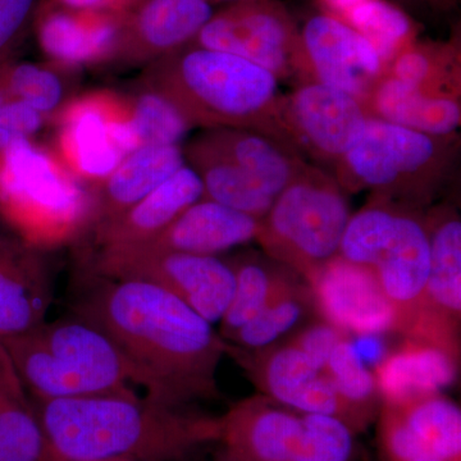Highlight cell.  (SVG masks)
<instances>
[{
	"label": "cell",
	"instance_id": "cell-1",
	"mask_svg": "<svg viewBox=\"0 0 461 461\" xmlns=\"http://www.w3.org/2000/svg\"><path fill=\"white\" fill-rule=\"evenodd\" d=\"M72 314L98 327L138 375L147 397L180 408L220 393L229 342L168 291L138 280L81 273Z\"/></svg>",
	"mask_w": 461,
	"mask_h": 461
},
{
	"label": "cell",
	"instance_id": "cell-2",
	"mask_svg": "<svg viewBox=\"0 0 461 461\" xmlns=\"http://www.w3.org/2000/svg\"><path fill=\"white\" fill-rule=\"evenodd\" d=\"M51 461L163 459L214 430L135 391L32 402Z\"/></svg>",
	"mask_w": 461,
	"mask_h": 461
},
{
	"label": "cell",
	"instance_id": "cell-3",
	"mask_svg": "<svg viewBox=\"0 0 461 461\" xmlns=\"http://www.w3.org/2000/svg\"><path fill=\"white\" fill-rule=\"evenodd\" d=\"M140 84L166 96L194 129L257 130L290 145L280 81L244 58L190 44L148 65Z\"/></svg>",
	"mask_w": 461,
	"mask_h": 461
},
{
	"label": "cell",
	"instance_id": "cell-4",
	"mask_svg": "<svg viewBox=\"0 0 461 461\" xmlns=\"http://www.w3.org/2000/svg\"><path fill=\"white\" fill-rule=\"evenodd\" d=\"M32 402L126 393L140 387L131 364L98 327L76 317L45 321L2 339Z\"/></svg>",
	"mask_w": 461,
	"mask_h": 461
},
{
	"label": "cell",
	"instance_id": "cell-5",
	"mask_svg": "<svg viewBox=\"0 0 461 461\" xmlns=\"http://www.w3.org/2000/svg\"><path fill=\"white\" fill-rule=\"evenodd\" d=\"M457 145L456 135H427L369 115L335 177L348 194L366 190L372 199L424 211L450 180Z\"/></svg>",
	"mask_w": 461,
	"mask_h": 461
},
{
	"label": "cell",
	"instance_id": "cell-6",
	"mask_svg": "<svg viewBox=\"0 0 461 461\" xmlns=\"http://www.w3.org/2000/svg\"><path fill=\"white\" fill-rule=\"evenodd\" d=\"M93 208V189L53 150L18 138L0 151V215L33 247L45 250L83 235Z\"/></svg>",
	"mask_w": 461,
	"mask_h": 461
},
{
	"label": "cell",
	"instance_id": "cell-7",
	"mask_svg": "<svg viewBox=\"0 0 461 461\" xmlns=\"http://www.w3.org/2000/svg\"><path fill=\"white\" fill-rule=\"evenodd\" d=\"M339 256L372 269L395 315L396 332L414 335L429 272L424 211L371 199L351 214Z\"/></svg>",
	"mask_w": 461,
	"mask_h": 461
},
{
	"label": "cell",
	"instance_id": "cell-8",
	"mask_svg": "<svg viewBox=\"0 0 461 461\" xmlns=\"http://www.w3.org/2000/svg\"><path fill=\"white\" fill-rule=\"evenodd\" d=\"M350 217L348 193L335 176L306 163L260 220L257 241L306 282L339 256Z\"/></svg>",
	"mask_w": 461,
	"mask_h": 461
},
{
	"label": "cell",
	"instance_id": "cell-9",
	"mask_svg": "<svg viewBox=\"0 0 461 461\" xmlns=\"http://www.w3.org/2000/svg\"><path fill=\"white\" fill-rule=\"evenodd\" d=\"M84 272L156 285L211 324L223 317L235 288L232 267L221 258L162 250L144 244L90 249L85 254Z\"/></svg>",
	"mask_w": 461,
	"mask_h": 461
},
{
	"label": "cell",
	"instance_id": "cell-10",
	"mask_svg": "<svg viewBox=\"0 0 461 461\" xmlns=\"http://www.w3.org/2000/svg\"><path fill=\"white\" fill-rule=\"evenodd\" d=\"M196 47L224 51L262 67L278 81H315L300 29L280 0H239L214 12Z\"/></svg>",
	"mask_w": 461,
	"mask_h": 461
},
{
	"label": "cell",
	"instance_id": "cell-11",
	"mask_svg": "<svg viewBox=\"0 0 461 461\" xmlns=\"http://www.w3.org/2000/svg\"><path fill=\"white\" fill-rule=\"evenodd\" d=\"M369 112L359 99L308 81L282 95L281 123L291 147L335 168L359 140Z\"/></svg>",
	"mask_w": 461,
	"mask_h": 461
},
{
	"label": "cell",
	"instance_id": "cell-12",
	"mask_svg": "<svg viewBox=\"0 0 461 461\" xmlns=\"http://www.w3.org/2000/svg\"><path fill=\"white\" fill-rule=\"evenodd\" d=\"M129 107L127 96L95 91L68 100L50 118L57 127L54 153L84 184H99L123 159L114 133Z\"/></svg>",
	"mask_w": 461,
	"mask_h": 461
},
{
	"label": "cell",
	"instance_id": "cell-13",
	"mask_svg": "<svg viewBox=\"0 0 461 461\" xmlns=\"http://www.w3.org/2000/svg\"><path fill=\"white\" fill-rule=\"evenodd\" d=\"M429 238V272L420 323L411 339L460 355L461 221L454 206L424 212Z\"/></svg>",
	"mask_w": 461,
	"mask_h": 461
},
{
	"label": "cell",
	"instance_id": "cell-14",
	"mask_svg": "<svg viewBox=\"0 0 461 461\" xmlns=\"http://www.w3.org/2000/svg\"><path fill=\"white\" fill-rule=\"evenodd\" d=\"M300 36L314 80L366 104L375 85L387 74L369 41L326 12L308 18Z\"/></svg>",
	"mask_w": 461,
	"mask_h": 461
},
{
	"label": "cell",
	"instance_id": "cell-15",
	"mask_svg": "<svg viewBox=\"0 0 461 461\" xmlns=\"http://www.w3.org/2000/svg\"><path fill=\"white\" fill-rule=\"evenodd\" d=\"M321 320L346 333L396 332L395 315L368 267L335 257L306 281Z\"/></svg>",
	"mask_w": 461,
	"mask_h": 461
},
{
	"label": "cell",
	"instance_id": "cell-16",
	"mask_svg": "<svg viewBox=\"0 0 461 461\" xmlns=\"http://www.w3.org/2000/svg\"><path fill=\"white\" fill-rule=\"evenodd\" d=\"M229 355L239 359L251 381L273 402L345 421L344 406L327 373L290 341L258 351H242L230 345Z\"/></svg>",
	"mask_w": 461,
	"mask_h": 461
},
{
	"label": "cell",
	"instance_id": "cell-17",
	"mask_svg": "<svg viewBox=\"0 0 461 461\" xmlns=\"http://www.w3.org/2000/svg\"><path fill=\"white\" fill-rule=\"evenodd\" d=\"M126 16L80 11L42 0L33 32L50 63L74 71L113 62Z\"/></svg>",
	"mask_w": 461,
	"mask_h": 461
},
{
	"label": "cell",
	"instance_id": "cell-18",
	"mask_svg": "<svg viewBox=\"0 0 461 461\" xmlns=\"http://www.w3.org/2000/svg\"><path fill=\"white\" fill-rule=\"evenodd\" d=\"M53 278L44 250L0 232V339L16 338L47 321Z\"/></svg>",
	"mask_w": 461,
	"mask_h": 461
},
{
	"label": "cell",
	"instance_id": "cell-19",
	"mask_svg": "<svg viewBox=\"0 0 461 461\" xmlns=\"http://www.w3.org/2000/svg\"><path fill=\"white\" fill-rule=\"evenodd\" d=\"M214 11L208 0H145L124 18L113 63L150 65L195 41Z\"/></svg>",
	"mask_w": 461,
	"mask_h": 461
},
{
	"label": "cell",
	"instance_id": "cell-20",
	"mask_svg": "<svg viewBox=\"0 0 461 461\" xmlns=\"http://www.w3.org/2000/svg\"><path fill=\"white\" fill-rule=\"evenodd\" d=\"M204 196L198 173L185 165L122 213L93 224V248L145 244Z\"/></svg>",
	"mask_w": 461,
	"mask_h": 461
},
{
	"label": "cell",
	"instance_id": "cell-21",
	"mask_svg": "<svg viewBox=\"0 0 461 461\" xmlns=\"http://www.w3.org/2000/svg\"><path fill=\"white\" fill-rule=\"evenodd\" d=\"M260 221L220 203L200 199L151 241V248L213 256L257 241ZM139 245V244H138Z\"/></svg>",
	"mask_w": 461,
	"mask_h": 461
},
{
	"label": "cell",
	"instance_id": "cell-22",
	"mask_svg": "<svg viewBox=\"0 0 461 461\" xmlns=\"http://www.w3.org/2000/svg\"><path fill=\"white\" fill-rule=\"evenodd\" d=\"M459 357L433 342L405 338L373 372L382 400L399 403L441 393L456 379Z\"/></svg>",
	"mask_w": 461,
	"mask_h": 461
},
{
	"label": "cell",
	"instance_id": "cell-23",
	"mask_svg": "<svg viewBox=\"0 0 461 461\" xmlns=\"http://www.w3.org/2000/svg\"><path fill=\"white\" fill-rule=\"evenodd\" d=\"M193 139L250 173L275 196L306 166L295 148L257 130L215 127L200 130Z\"/></svg>",
	"mask_w": 461,
	"mask_h": 461
},
{
	"label": "cell",
	"instance_id": "cell-24",
	"mask_svg": "<svg viewBox=\"0 0 461 461\" xmlns=\"http://www.w3.org/2000/svg\"><path fill=\"white\" fill-rule=\"evenodd\" d=\"M185 165L181 145H142L136 149L93 189L90 227L140 202Z\"/></svg>",
	"mask_w": 461,
	"mask_h": 461
},
{
	"label": "cell",
	"instance_id": "cell-25",
	"mask_svg": "<svg viewBox=\"0 0 461 461\" xmlns=\"http://www.w3.org/2000/svg\"><path fill=\"white\" fill-rule=\"evenodd\" d=\"M236 455L245 461H294L302 435V414L253 397L240 402L224 420Z\"/></svg>",
	"mask_w": 461,
	"mask_h": 461
},
{
	"label": "cell",
	"instance_id": "cell-26",
	"mask_svg": "<svg viewBox=\"0 0 461 461\" xmlns=\"http://www.w3.org/2000/svg\"><path fill=\"white\" fill-rule=\"evenodd\" d=\"M366 109L373 117L427 135H456L461 124L460 98L433 95L384 75L375 85Z\"/></svg>",
	"mask_w": 461,
	"mask_h": 461
},
{
	"label": "cell",
	"instance_id": "cell-27",
	"mask_svg": "<svg viewBox=\"0 0 461 461\" xmlns=\"http://www.w3.org/2000/svg\"><path fill=\"white\" fill-rule=\"evenodd\" d=\"M184 149L186 165L198 173L203 182L204 196L242 213L262 220L277 196L251 176L230 160L209 150L190 139Z\"/></svg>",
	"mask_w": 461,
	"mask_h": 461
},
{
	"label": "cell",
	"instance_id": "cell-28",
	"mask_svg": "<svg viewBox=\"0 0 461 461\" xmlns=\"http://www.w3.org/2000/svg\"><path fill=\"white\" fill-rule=\"evenodd\" d=\"M229 263L235 273V288L229 308L220 321V335L224 341L297 278H302L268 257L244 256Z\"/></svg>",
	"mask_w": 461,
	"mask_h": 461
},
{
	"label": "cell",
	"instance_id": "cell-29",
	"mask_svg": "<svg viewBox=\"0 0 461 461\" xmlns=\"http://www.w3.org/2000/svg\"><path fill=\"white\" fill-rule=\"evenodd\" d=\"M424 456L460 461L461 411L442 393L390 403Z\"/></svg>",
	"mask_w": 461,
	"mask_h": 461
},
{
	"label": "cell",
	"instance_id": "cell-30",
	"mask_svg": "<svg viewBox=\"0 0 461 461\" xmlns=\"http://www.w3.org/2000/svg\"><path fill=\"white\" fill-rule=\"evenodd\" d=\"M387 75L433 95L460 98V39L414 41L393 59Z\"/></svg>",
	"mask_w": 461,
	"mask_h": 461
},
{
	"label": "cell",
	"instance_id": "cell-31",
	"mask_svg": "<svg viewBox=\"0 0 461 461\" xmlns=\"http://www.w3.org/2000/svg\"><path fill=\"white\" fill-rule=\"evenodd\" d=\"M324 372L329 375L345 411V423L353 429L372 420L382 409L375 373L369 371L348 336L342 338L330 353Z\"/></svg>",
	"mask_w": 461,
	"mask_h": 461
},
{
	"label": "cell",
	"instance_id": "cell-32",
	"mask_svg": "<svg viewBox=\"0 0 461 461\" xmlns=\"http://www.w3.org/2000/svg\"><path fill=\"white\" fill-rule=\"evenodd\" d=\"M339 20L369 41L386 72L393 59L418 41L420 32V25L405 9L391 0H364Z\"/></svg>",
	"mask_w": 461,
	"mask_h": 461
},
{
	"label": "cell",
	"instance_id": "cell-33",
	"mask_svg": "<svg viewBox=\"0 0 461 461\" xmlns=\"http://www.w3.org/2000/svg\"><path fill=\"white\" fill-rule=\"evenodd\" d=\"M314 309L311 288L297 278L280 295L271 300L262 311L236 330L227 342L242 351H258L269 348Z\"/></svg>",
	"mask_w": 461,
	"mask_h": 461
},
{
	"label": "cell",
	"instance_id": "cell-34",
	"mask_svg": "<svg viewBox=\"0 0 461 461\" xmlns=\"http://www.w3.org/2000/svg\"><path fill=\"white\" fill-rule=\"evenodd\" d=\"M0 461H51L41 420L27 397H0Z\"/></svg>",
	"mask_w": 461,
	"mask_h": 461
},
{
	"label": "cell",
	"instance_id": "cell-35",
	"mask_svg": "<svg viewBox=\"0 0 461 461\" xmlns=\"http://www.w3.org/2000/svg\"><path fill=\"white\" fill-rule=\"evenodd\" d=\"M66 68L48 63H5V83L9 98L21 100L30 107L50 118L66 104L67 83L63 77Z\"/></svg>",
	"mask_w": 461,
	"mask_h": 461
},
{
	"label": "cell",
	"instance_id": "cell-36",
	"mask_svg": "<svg viewBox=\"0 0 461 461\" xmlns=\"http://www.w3.org/2000/svg\"><path fill=\"white\" fill-rule=\"evenodd\" d=\"M129 98L136 132L142 145H181L194 129L173 103L140 84Z\"/></svg>",
	"mask_w": 461,
	"mask_h": 461
},
{
	"label": "cell",
	"instance_id": "cell-37",
	"mask_svg": "<svg viewBox=\"0 0 461 461\" xmlns=\"http://www.w3.org/2000/svg\"><path fill=\"white\" fill-rule=\"evenodd\" d=\"M353 446L351 429L339 418L302 412V435L294 461H348Z\"/></svg>",
	"mask_w": 461,
	"mask_h": 461
},
{
	"label": "cell",
	"instance_id": "cell-38",
	"mask_svg": "<svg viewBox=\"0 0 461 461\" xmlns=\"http://www.w3.org/2000/svg\"><path fill=\"white\" fill-rule=\"evenodd\" d=\"M42 0H0V66L14 54L33 32Z\"/></svg>",
	"mask_w": 461,
	"mask_h": 461
},
{
	"label": "cell",
	"instance_id": "cell-39",
	"mask_svg": "<svg viewBox=\"0 0 461 461\" xmlns=\"http://www.w3.org/2000/svg\"><path fill=\"white\" fill-rule=\"evenodd\" d=\"M50 118L21 100L9 98L0 107V136L5 141L33 139L44 129Z\"/></svg>",
	"mask_w": 461,
	"mask_h": 461
},
{
	"label": "cell",
	"instance_id": "cell-40",
	"mask_svg": "<svg viewBox=\"0 0 461 461\" xmlns=\"http://www.w3.org/2000/svg\"><path fill=\"white\" fill-rule=\"evenodd\" d=\"M345 336L348 335L321 320L300 330L290 342L302 348L320 368L324 369L333 348Z\"/></svg>",
	"mask_w": 461,
	"mask_h": 461
},
{
	"label": "cell",
	"instance_id": "cell-41",
	"mask_svg": "<svg viewBox=\"0 0 461 461\" xmlns=\"http://www.w3.org/2000/svg\"><path fill=\"white\" fill-rule=\"evenodd\" d=\"M63 7L103 14H130L145 0H51Z\"/></svg>",
	"mask_w": 461,
	"mask_h": 461
},
{
	"label": "cell",
	"instance_id": "cell-42",
	"mask_svg": "<svg viewBox=\"0 0 461 461\" xmlns=\"http://www.w3.org/2000/svg\"><path fill=\"white\" fill-rule=\"evenodd\" d=\"M0 397H17V399L27 397L2 339H0Z\"/></svg>",
	"mask_w": 461,
	"mask_h": 461
},
{
	"label": "cell",
	"instance_id": "cell-43",
	"mask_svg": "<svg viewBox=\"0 0 461 461\" xmlns=\"http://www.w3.org/2000/svg\"><path fill=\"white\" fill-rule=\"evenodd\" d=\"M320 2L326 8V14L342 18L350 9L357 7L364 0H320Z\"/></svg>",
	"mask_w": 461,
	"mask_h": 461
},
{
	"label": "cell",
	"instance_id": "cell-44",
	"mask_svg": "<svg viewBox=\"0 0 461 461\" xmlns=\"http://www.w3.org/2000/svg\"><path fill=\"white\" fill-rule=\"evenodd\" d=\"M427 5L430 7L437 9V11L447 12L450 9L456 7L459 0H426Z\"/></svg>",
	"mask_w": 461,
	"mask_h": 461
},
{
	"label": "cell",
	"instance_id": "cell-45",
	"mask_svg": "<svg viewBox=\"0 0 461 461\" xmlns=\"http://www.w3.org/2000/svg\"><path fill=\"white\" fill-rule=\"evenodd\" d=\"M9 99L7 83H5V63L0 66V107Z\"/></svg>",
	"mask_w": 461,
	"mask_h": 461
},
{
	"label": "cell",
	"instance_id": "cell-46",
	"mask_svg": "<svg viewBox=\"0 0 461 461\" xmlns=\"http://www.w3.org/2000/svg\"><path fill=\"white\" fill-rule=\"evenodd\" d=\"M396 2L402 3V5H417L420 3H427L426 0H396Z\"/></svg>",
	"mask_w": 461,
	"mask_h": 461
},
{
	"label": "cell",
	"instance_id": "cell-47",
	"mask_svg": "<svg viewBox=\"0 0 461 461\" xmlns=\"http://www.w3.org/2000/svg\"><path fill=\"white\" fill-rule=\"evenodd\" d=\"M403 461H445V460L437 459V457H433V456H420V457H415V459L403 460Z\"/></svg>",
	"mask_w": 461,
	"mask_h": 461
},
{
	"label": "cell",
	"instance_id": "cell-48",
	"mask_svg": "<svg viewBox=\"0 0 461 461\" xmlns=\"http://www.w3.org/2000/svg\"><path fill=\"white\" fill-rule=\"evenodd\" d=\"M212 5H215V3H235L239 2V0H208Z\"/></svg>",
	"mask_w": 461,
	"mask_h": 461
},
{
	"label": "cell",
	"instance_id": "cell-49",
	"mask_svg": "<svg viewBox=\"0 0 461 461\" xmlns=\"http://www.w3.org/2000/svg\"><path fill=\"white\" fill-rule=\"evenodd\" d=\"M102 461H130V459H111V460H102Z\"/></svg>",
	"mask_w": 461,
	"mask_h": 461
}]
</instances>
